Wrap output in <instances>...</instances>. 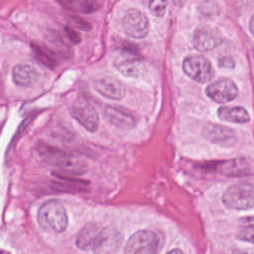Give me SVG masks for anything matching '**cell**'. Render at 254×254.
Instances as JSON below:
<instances>
[{
    "label": "cell",
    "mask_w": 254,
    "mask_h": 254,
    "mask_svg": "<svg viewBox=\"0 0 254 254\" xmlns=\"http://www.w3.org/2000/svg\"><path fill=\"white\" fill-rule=\"evenodd\" d=\"M12 78L19 86H33L40 82V72L30 64H17L12 69Z\"/></svg>",
    "instance_id": "obj_14"
},
{
    "label": "cell",
    "mask_w": 254,
    "mask_h": 254,
    "mask_svg": "<svg viewBox=\"0 0 254 254\" xmlns=\"http://www.w3.org/2000/svg\"><path fill=\"white\" fill-rule=\"evenodd\" d=\"M143 5L156 17H163L168 8V0H141Z\"/></svg>",
    "instance_id": "obj_18"
},
{
    "label": "cell",
    "mask_w": 254,
    "mask_h": 254,
    "mask_svg": "<svg viewBox=\"0 0 254 254\" xmlns=\"http://www.w3.org/2000/svg\"><path fill=\"white\" fill-rule=\"evenodd\" d=\"M102 113L110 124L120 129H132L137 124L135 115L131 111L120 106L106 105L103 107Z\"/></svg>",
    "instance_id": "obj_12"
},
{
    "label": "cell",
    "mask_w": 254,
    "mask_h": 254,
    "mask_svg": "<svg viewBox=\"0 0 254 254\" xmlns=\"http://www.w3.org/2000/svg\"><path fill=\"white\" fill-rule=\"evenodd\" d=\"M218 65L223 68H232V67H234L235 63L231 57L225 56V57H221L218 60Z\"/></svg>",
    "instance_id": "obj_24"
},
{
    "label": "cell",
    "mask_w": 254,
    "mask_h": 254,
    "mask_svg": "<svg viewBox=\"0 0 254 254\" xmlns=\"http://www.w3.org/2000/svg\"><path fill=\"white\" fill-rule=\"evenodd\" d=\"M37 220L46 231L64 232L68 224V216L64 204L57 199L45 201L38 209Z\"/></svg>",
    "instance_id": "obj_2"
},
{
    "label": "cell",
    "mask_w": 254,
    "mask_h": 254,
    "mask_svg": "<svg viewBox=\"0 0 254 254\" xmlns=\"http://www.w3.org/2000/svg\"><path fill=\"white\" fill-rule=\"evenodd\" d=\"M93 86L99 94L112 100H120L126 94L123 83L112 76H103L96 79L93 82Z\"/></svg>",
    "instance_id": "obj_13"
},
{
    "label": "cell",
    "mask_w": 254,
    "mask_h": 254,
    "mask_svg": "<svg viewBox=\"0 0 254 254\" xmlns=\"http://www.w3.org/2000/svg\"><path fill=\"white\" fill-rule=\"evenodd\" d=\"M219 119L232 123H246L250 121L248 111L242 106H221L217 110Z\"/></svg>",
    "instance_id": "obj_15"
},
{
    "label": "cell",
    "mask_w": 254,
    "mask_h": 254,
    "mask_svg": "<svg viewBox=\"0 0 254 254\" xmlns=\"http://www.w3.org/2000/svg\"><path fill=\"white\" fill-rule=\"evenodd\" d=\"M164 243L165 238L161 232L142 229L129 237L123 252L127 254H156L162 250Z\"/></svg>",
    "instance_id": "obj_3"
},
{
    "label": "cell",
    "mask_w": 254,
    "mask_h": 254,
    "mask_svg": "<svg viewBox=\"0 0 254 254\" xmlns=\"http://www.w3.org/2000/svg\"><path fill=\"white\" fill-rule=\"evenodd\" d=\"M199 12L204 16H213L218 13V5L214 0H204L198 7Z\"/></svg>",
    "instance_id": "obj_20"
},
{
    "label": "cell",
    "mask_w": 254,
    "mask_h": 254,
    "mask_svg": "<svg viewBox=\"0 0 254 254\" xmlns=\"http://www.w3.org/2000/svg\"><path fill=\"white\" fill-rule=\"evenodd\" d=\"M113 65L124 76L137 77L142 70L143 61L134 52L123 50L115 57Z\"/></svg>",
    "instance_id": "obj_11"
},
{
    "label": "cell",
    "mask_w": 254,
    "mask_h": 254,
    "mask_svg": "<svg viewBox=\"0 0 254 254\" xmlns=\"http://www.w3.org/2000/svg\"><path fill=\"white\" fill-rule=\"evenodd\" d=\"M32 49L35 55V58L43 64H45L48 67H54L56 65V62L54 60V58L49 54V52L47 50H45L44 48L32 44Z\"/></svg>",
    "instance_id": "obj_19"
},
{
    "label": "cell",
    "mask_w": 254,
    "mask_h": 254,
    "mask_svg": "<svg viewBox=\"0 0 254 254\" xmlns=\"http://www.w3.org/2000/svg\"><path fill=\"white\" fill-rule=\"evenodd\" d=\"M205 93L217 103H226L233 101L237 97L238 87L233 80L224 77L208 84L205 88Z\"/></svg>",
    "instance_id": "obj_10"
},
{
    "label": "cell",
    "mask_w": 254,
    "mask_h": 254,
    "mask_svg": "<svg viewBox=\"0 0 254 254\" xmlns=\"http://www.w3.org/2000/svg\"><path fill=\"white\" fill-rule=\"evenodd\" d=\"M222 43L220 31L209 25H199L192 34V45L199 52H209Z\"/></svg>",
    "instance_id": "obj_8"
},
{
    "label": "cell",
    "mask_w": 254,
    "mask_h": 254,
    "mask_svg": "<svg viewBox=\"0 0 254 254\" xmlns=\"http://www.w3.org/2000/svg\"><path fill=\"white\" fill-rule=\"evenodd\" d=\"M123 32L130 38L143 39L149 33V20L144 12L136 8L126 10L121 19Z\"/></svg>",
    "instance_id": "obj_5"
},
{
    "label": "cell",
    "mask_w": 254,
    "mask_h": 254,
    "mask_svg": "<svg viewBox=\"0 0 254 254\" xmlns=\"http://www.w3.org/2000/svg\"><path fill=\"white\" fill-rule=\"evenodd\" d=\"M173 2L176 3L177 5H182V4H181V3H182V0H173Z\"/></svg>",
    "instance_id": "obj_27"
},
{
    "label": "cell",
    "mask_w": 254,
    "mask_h": 254,
    "mask_svg": "<svg viewBox=\"0 0 254 254\" xmlns=\"http://www.w3.org/2000/svg\"><path fill=\"white\" fill-rule=\"evenodd\" d=\"M253 191V185L251 183H240L230 186L222 194V202L230 209H251L254 205Z\"/></svg>",
    "instance_id": "obj_4"
},
{
    "label": "cell",
    "mask_w": 254,
    "mask_h": 254,
    "mask_svg": "<svg viewBox=\"0 0 254 254\" xmlns=\"http://www.w3.org/2000/svg\"><path fill=\"white\" fill-rule=\"evenodd\" d=\"M169 252L170 253H176V252H183V250H181V249H172Z\"/></svg>",
    "instance_id": "obj_26"
},
{
    "label": "cell",
    "mask_w": 254,
    "mask_h": 254,
    "mask_svg": "<svg viewBox=\"0 0 254 254\" xmlns=\"http://www.w3.org/2000/svg\"><path fill=\"white\" fill-rule=\"evenodd\" d=\"M249 30H250V33L253 34V17H251L249 21Z\"/></svg>",
    "instance_id": "obj_25"
},
{
    "label": "cell",
    "mask_w": 254,
    "mask_h": 254,
    "mask_svg": "<svg viewBox=\"0 0 254 254\" xmlns=\"http://www.w3.org/2000/svg\"><path fill=\"white\" fill-rule=\"evenodd\" d=\"M62 6L71 12L92 13L100 7L98 0H58Z\"/></svg>",
    "instance_id": "obj_17"
},
{
    "label": "cell",
    "mask_w": 254,
    "mask_h": 254,
    "mask_svg": "<svg viewBox=\"0 0 254 254\" xmlns=\"http://www.w3.org/2000/svg\"><path fill=\"white\" fill-rule=\"evenodd\" d=\"M70 19H71V23H72L75 27H77L78 29H80V30L87 31V30H90V28H91V26H90L89 23H87L86 21H84L83 19H81V18H79V17L73 16V17H71Z\"/></svg>",
    "instance_id": "obj_22"
},
{
    "label": "cell",
    "mask_w": 254,
    "mask_h": 254,
    "mask_svg": "<svg viewBox=\"0 0 254 254\" xmlns=\"http://www.w3.org/2000/svg\"><path fill=\"white\" fill-rule=\"evenodd\" d=\"M237 237L240 240L253 243V222L249 225H244L237 233Z\"/></svg>",
    "instance_id": "obj_21"
},
{
    "label": "cell",
    "mask_w": 254,
    "mask_h": 254,
    "mask_svg": "<svg viewBox=\"0 0 254 254\" xmlns=\"http://www.w3.org/2000/svg\"><path fill=\"white\" fill-rule=\"evenodd\" d=\"M64 32H65V35L67 36V38L69 39V41L73 44H78L80 43L81 39H80V36L78 35L77 32H75L72 28L70 27H64Z\"/></svg>",
    "instance_id": "obj_23"
},
{
    "label": "cell",
    "mask_w": 254,
    "mask_h": 254,
    "mask_svg": "<svg viewBox=\"0 0 254 254\" xmlns=\"http://www.w3.org/2000/svg\"><path fill=\"white\" fill-rule=\"evenodd\" d=\"M201 134L207 141L222 147H231L237 142L236 132L232 128L212 122L203 125Z\"/></svg>",
    "instance_id": "obj_9"
},
{
    "label": "cell",
    "mask_w": 254,
    "mask_h": 254,
    "mask_svg": "<svg viewBox=\"0 0 254 254\" xmlns=\"http://www.w3.org/2000/svg\"><path fill=\"white\" fill-rule=\"evenodd\" d=\"M123 237L113 228L102 227L96 223L85 224L77 233L75 245L85 252L111 253L121 246Z\"/></svg>",
    "instance_id": "obj_1"
},
{
    "label": "cell",
    "mask_w": 254,
    "mask_h": 254,
    "mask_svg": "<svg viewBox=\"0 0 254 254\" xmlns=\"http://www.w3.org/2000/svg\"><path fill=\"white\" fill-rule=\"evenodd\" d=\"M220 165H216L215 169L225 176H243L250 171V167L247 162L242 160H231L226 162H218Z\"/></svg>",
    "instance_id": "obj_16"
},
{
    "label": "cell",
    "mask_w": 254,
    "mask_h": 254,
    "mask_svg": "<svg viewBox=\"0 0 254 254\" xmlns=\"http://www.w3.org/2000/svg\"><path fill=\"white\" fill-rule=\"evenodd\" d=\"M70 116L85 130L95 133L99 126V116L95 108L85 99H76L69 108Z\"/></svg>",
    "instance_id": "obj_7"
},
{
    "label": "cell",
    "mask_w": 254,
    "mask_h": 254,
    "mask_svg": "<svg viewBox=\"0 0 254 254\" xmlns=\"http://www.w3.org/2000/svg\"><path fill=\"white\" fill-rule=\"evenodd\" d=\"M1 252H2V251H1V250H0V253H1Z\"/></svg>",
    "instance_id": "obj_28"
},
{
    "label": "cell",
    "mask_w": 254,
    "mask_h": 254,
    "mask_svg": "<svg viewBox=\"0 0 254 254\" xmlns=\"http://www.w3.org/2000/svg\"><path fill=\"white\" fill-rule=\"evenodd\" d=\"M183 71L192 80L204 83L209 81L214 74L210 62L203 56L191 55L183 61Z\"/></svg>",
    "instance_id": "obj_6"
}]
</instances>
